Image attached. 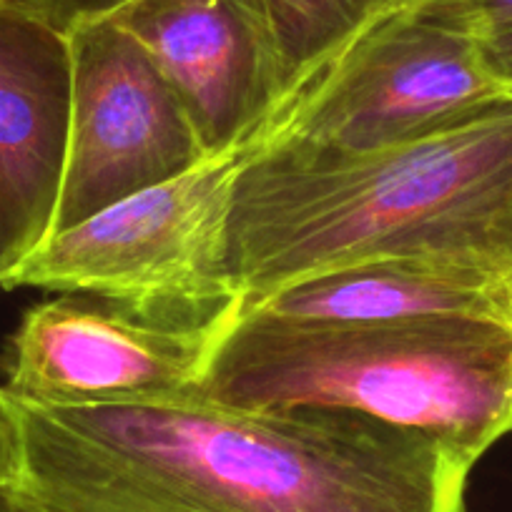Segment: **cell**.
Listing matches in <instances>:
<instances>
[{"label":"cell","instance_id":"cell-4","mask_svg":"<svg viewBox=\"0 0 512 512\" xmlns=\"http://www.w3.org/2000/svg\"><path fill=\"white\" fill-rule=\"evenodd\" d=\"M254 149L256 136L51 234L0 287L91 294L181 332L224 327L244 307L229 267V214Z\"/></svg>","mask_w":512,"mask_h":512},{"label":"cell","instance_id":"cell-16","mask_svg":"<svg viewBox=\"0 0 512 512\" xmlns=\"http://www.w3.org/2000/svg\"><path fill=\"white\" fill-rule=\"evenodd\" d=\"M475 6L485 16L487 28L512 21V0H475Z\"/></svg>","mask_w":512,"mask_h":512},{"label":"cell","instance_id":"cell-6","mask_svg":"<svg viewBox=\"0 0 512 512\" xmlns=\"http://www.w3.org/2000/svg\"><path fill=\"white\" fill-rule=\"evenodd\" d=\"M71 41V128L51 234L209 159L171 83L111 16Z\"/></svg>","mask_w":512,"mask_h":512},{"label":"cell","instance_id":"cell-9","mask_svg":"<svg viewBox=\"0 0 512 512\" xmlns=\"http://www.w3.org/2000/svg\"><path fill=\"white\" fill-rule=\"evenodd\" d=\"M71 128V41L0 0V284L51 236Z\"/></svg>","mask_w":512,"mask_h":512},{"label":"cell","instance_id":"cell-12","mask_svg":"<svg viewBox=\"0 0 512 512\" xmlns=\"http://www.w3.org/2000/svg\"><path fill=\"white\" fill-rule=\"evenodd\" d=\"M21 3H26L38 16H43L51 26L68 36L81 23L113 16L128 0H21Z\"/></svg>","mask_w":512,"mask_h":512},{"label":"cell","instance_id":"cell-3","mask_svg":"<svg viewBox=\"0 0 512 512\" xmlns=\"http://www.w3.org/2000/svg\"><path fill=\"white\" fill-rule=\"evenodd\" d=\"M236 410H344L420 432L477 465L512 435V317L299 322L244 309L199 384Z\"/></svg>","mask_w":512,"mask_h":512},{"label":"cell","instance_id":"cell-5","mask_svg":"<svg viewBox=\"0 0 512 512\" xmlns=\"http://www.w3.org/2000/svg\"><path fill=\"white\" fill-rule=\"evenodd\" d=\"M475 0H410L359 33L256 134L259 146L372 151L512 103L485 63Z\"/></svg>","mask_w":512,"mask_h":512},{"label":"cell","instance_id":"cell-7","mask_svg":"<svg viewBox=\"0 0 512 512\" xmlns=\"http://www.w3.org/2000/svg\"><path fill=\"white\" fill-rule=\"evenodd\" d=\"M224 327L166 329L108 299L61 294L28 309L18 324L6 392L13 405L26 407L146 402L199 392Z\"/></svg>","mask_w":512,"mask_h":512},{"label":"cell","instance_id":"cell-10","mask_svg":"<svg viewBox=\"0 0 512 512\" xmlns=\"http://www.w3.org/2000/svg\"><path fill=\"white\" fill-rule=\"evenodd\" d=\"M299 322H395L487 314L512 317V292L472 269L427 259H387L302 279L244 304Z\"/></svg>","mask_w":512,"mask_h":512},{"label":"cell","instance_id":"cell-13","mask_svg":"<svg viewBox=\"0 0 512 512\" xmlns=\"http://www.w3.org/2000/svg\"><path fill=\"white\" fill-rule=\"evenodd\" d=\"M18 455H21L18 412L6 387H0V487L16 480Z\"/></svg>","mask_w":512,"mask_h":512},{"label":"cell","instance_id":"cell-8","mask_svg":"<svg viewBox=\"0 0 512 512\" xmlns=\"http://www.w3.org/2000/svg\"><path fill=\"white\" fill-rule=\"evenodd\" d=\"M111 18L154 58L209 156L254 139L289 101L262 0H128Z\"/></svg>","mask_w":512,"mask_h":512},{"label":"cell","instance_id":"cell-11","mask_svg":"<svg viewBox=\"0 0 512 512\" xmlns=\"http://www.w3.org/2000/svg\"><path fill=\"white\" fill-rule=\"evenodd\" d=\"M289 98L379 18L410 0H262Z\"/></svg>","mask_w":512,"mask_h":512},{"label":"cell","instance_id":"cell-2","mask_svg":"<svg viewBox=\"0 0 512 512\" xmlns=\"http://www.w3.org/2000/svg\"><path fill=\"white\" fill-rule=\"evenodd\" d=\"M387 259L455 264L512 292V103L372 151L256 144L229 214L244 304Z\"/></svg>","mask_w":512,"mask_h":512},{"label":"cell","instance_id":"cell-1","mask_svg":"<svg viewBox=\"0 0 512 512\" xmlns=\"http://www.w3.org/2000/svg\"><path fill=\"white\" fill-rule=\"evenodd\" d=\"M16 412L13 482L46 512H467L470 462L357 412L199 392Z\"/></svg>","mask_w":512,"mask_h":512},{"label":"cell","instance_id":"cell-14","mask_svg":"<svg viewBox=\"0 0 512 512\" xmlns=\"http://www.w3.org/2000/svg\"><path fill=\"white\" fill-rule=\"evenodd\" d=\"M482 51H485V63L492 76L512 96V21L487 28Z\"/></svg>","mask_w":512,"mask_h":512},{"label":"cell","instance_id":"cell-15","mask_svg":"<svg viewBox=\"0 0 512 512\" xmlns=\"http://www.w3.org/2000/svg\"><path fill=\"white\" fill-rule=\"evenodd\" d=\"M0 512H46L36 500L26 495L16 482L0 487Z\"/></svg>","mask_w":512,"mask_h":512}]
</instances>
